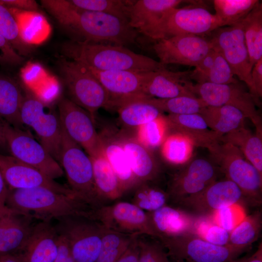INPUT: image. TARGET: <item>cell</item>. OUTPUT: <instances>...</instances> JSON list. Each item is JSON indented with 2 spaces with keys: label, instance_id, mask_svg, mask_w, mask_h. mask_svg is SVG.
Here are the masks:
<instances>
[{
  "label": "cell",
  "instance_id": "1",
  "mask_svg": "<svg viewBox=\"0 0 262 262\" xmlns=\"http://www.w3.org/2000/svg\"><path fill=\"white\" fill-rule=\"evenodd\" d=\"M42 6L61 26L78 37V41L124 46L135 42L138 32L116 16L86 11L69 0H42Z\"/></svg>",
  "mask_w": 262,
  "mask_h": 262
},
{
  "label": "cell",
  "instance_id": "2",
  "mask_svg": "<svg viewBox=\"0 0 262 262\" xmlns=\"http://www.w3.org/2000/svg\"><path fill=\"white\" fill-rule=\"evenodd\" d=\"M6 206L43 221L69 216L92 219L94 210L76 194H62L46 187L9 189Z\"/></svg>",
  "mask_w": 262,
  "mask_h": 262
},
{
  "label": "cell",
  "instance_id": "3",
  "mask_svg": "<svg viewBox=\"0 0 262 262\" xmlns=\"http://www.w3.org/2000/svg\"><path fill=\"white\" fill-rule=\"evenodd\" d=\"M63 56L99 70L155 71L165 66L124 46L72 40L62 46Z\"/></svg>",
  "mask_w": 262,
  "mask_h": 262
},
{
  "label": "cell",
  "instance_id": "4",
  "mask_svg": "<svg viewBox=\"0 0 262 262\" xmlns=\"http://www.w3.org/2000/svg\"><path fill=\"white\" fill-rule=\"evenodd\" d=\"M57 65L69 99L87 111L95 120L99 109H108L107 93L86 66L63 56Z\"/></svg>",
  "mask_w": 262,
  "mask_h": 262
},
{
  "label": "cell",
  "instance_id": "5",
  "mask_svg": "<svg viewBox=\"0 0 262 262\" xmlns=\"http://www.w3.org/2000/svg\"><path fill=\"white\" fill-rule=\"evenodd\" d=\"M226 179L241 190L244 202L252 206L262 203V174L233 145L220 142L210 152Z\"/></svg>",
  "mask_w": 262,
  "mask_h": 262
},
{
  "label": "cell",
  "instance_id": "6",
  "mask_svg": "<svg viewBox=\"0 0 262 262\" xmlns=\"http://www.w3.org/2000/svg\"><path fill=\"white\" fill-rule=\"evenodd\" d=\"M21 86V122L34 131L40 143L59 163L62 129L58 113L53 111L33 90L24 84Z\"/></svg>",
  "mask_w": 262,
  "mask_h": 262
},
{
  "label": "cell",
  "instance_id": "7",
  "mask_svg": "<svg viewBox=\"0 0 262 262\" xmlns=\"http://www.w3.org/2000/svg\"><path fill=\"white\" fill-rule=\"evenodd\" d=\"M62 129L59 163L66 172L69 188L94 209L100 207L95 187L91 158Z\"/></svg>",
  "mask_w": 262,
  "mask_h": 262
},
{
  "label": "cell",
  "instance_id": "8",
  "mask_svg": "<svg viewBox=\"0 0 262 262\" xmlns=\"http://www.w3.org/2000/svg\"><path fill=\"white\" fill-rule=\"evenodd\" d=\"M198 2L168 11L156 27L152 39L155 41L180 35L205 36L221 27L215 14Z\"/></svg>",
  "mask_w": 262,
  "mask_h": 262
},
{
  "label": "cell",
  "instance_id": "9",
  "mask_svg": "<svg viewBox=\"0 0 262 262\" xmlns=\"http://www.w3.org/2000/svg\"><path fill=\"white\" fill-rule=\"evenodd\" d=\"M58 220L56 229L67 241L75 262H96L105 227L98 221L82 216H69Z\"/></svg>",
  "mask_w": 262,
  "mask_h": 262
},
{
  "label": "cell",
  "instance_id": "10",
  "mask_svg": "<svg viewBox=\"0 0 262 262\" xmlns=\"http://www.w3.org/2000/svg\"><path fill=\"white\" fill-rule=\"evenodd\" d=\"M159 241L170 260L183 262H228L247 250L230 245H215L192 233Z\"/></svg>",
  "mask_w": 262,
  "mask_h": 262
},
{
  "label": "cell",
  "instance_id": "11",
  "mask_svg": "<svg viewBox=\"0 0 262 262\" xmlns=\"http://www.w3.org/2000/svg\"><path fill=\"white\" fill-rule=\"evenodd\" d=\"M190 90L208 106L227 105L238 109L250 119L256 132L262 134V119L256 108L258 104L239 82L226 84L193 83Z\"/></svg>",
  "mask_w": 262,
  "mask_h": 262
},
{
  "label": "cell",
  "instance_id": "12",
  "mask_svg": "<svg viewBox=\"0 0 262 262\" xmlns=\"http://www.w3.org/2000/svg\"><path fill=\"white\" fill-rule=\"evenodd\" d=\"M92 219L114 231L157 239L148 213L131 202L118 200L99 207L94 210Z\"/></svg>",
  "mask_w": 262,
  "mask_h": 262
},
{
  "label": "cell",
  "instance_id": "13",
  "mask_svg": "<svg viewBox=\"0 0 262 262\" xmlns=\"http://www.w3.org/2000/svg\"><path fill=\"white\" fill-rule=\"evenodd\" d=\"M208 36L213 47L222 54L234 75L246 85L249 92L260 104L255 97L251 76L253 67L249 61L242 21L231 26L218 28Z\"/></svg>",
  "mask_w": 262,
  "mask_h": 262
},
{
  "label": "cell",
  "instance_id": "14",
  "mask_svg": "<svg viewBox=\"0 0 262 262\" xmlns=\"http://www.w3.org/2000/svg\"><path fill=\"white\" fill-rule=\"evenodd\" d=\"M58 114L66 134L91 157L103 153V141L95 126V119L86 110L67 98L58 102Z\"/></svg>",
  "mask_w": 262,
  "mask_h": 262
},
{
  "label": "cell",
  "instance_id": "15",
  "mask_svg": "<svg viewBox=\"0 0 262 262\" xmlns=\"http://www.w3.org/2000/svg\"><path fill=\"white\" fill-rule=\"evenodd\" d=\"M5 135L9 155L52 179L63 176L59 163L29 132L5 122Z\"/></svg>",
  "mask_w": 262,
  "mask_h": 262
},
{
  "label": "cell",
  "instance_id": "16",
  "mask_svg": "<svg viewBox=\"0 0 262 262\" xmlns=\"http://www.w3.org/2000/svg\"><path fill=\"white\" fill-rule=\"evenodd\" d=\"M216 167L202 158L188 162L169 179L166 191L169 204L175 205L183 199L196 194L217 180Z\"/></svg>",
  "mask_w": 262,
  "mask_h": 262
},
{
  "label": "cell",
  "instance_id": "17",
  "mask_svg": "<svg viewBox=\"0 0 262 262\" xmlns=\"http://www.w3.org/2000/svg\"><path fill=\"white\" fill-rule=\"evenodd\" d=\"M244 202L240 189L227 179L215 180L199 193L175 205L199 217L210 216L219 209Z\"/></svg>",
  "mask_w": 262,
  "mask_h": 262
},
{
  "label": "cell",
  "instance_id": "18",
  "mask_svg": "<svg viewBox=\"0 0 262 262\" xmlns=\"http://www.w3.org/2000/svg\"><path fill=\"white\" fill-rule=\"evenodd\" d=\"M213 48L209 38L191 34L158 40L153 46L161 64L164 66L176 64L194 67Z\"/></svg>",
  "mask_w": 262,
  "mask_h": 262
},
{
  "label": "cell",
  "instance_id": "19",
  "mask_svg": "<svg viewBox=\"0 0 262 262\" xmlns=\"http://www.w3.org/2000/svg\"><path fill=\"white\" fill-rule=\"evenodd\" d=\"M86 67L107 93L109 100L108 109H116L127 102L147 98L143 94L146 72L99 70Z\"/></svg>",
  "mask_w": 262,
  "mask_h": 262
},
{
  "label": "cell",
  "instance_id": "20",
  "mask_svg": "<svg viewBox=\"0 0 262 262\" xmlns=\"http://www.w3.org/2000/svg\"><path fill=\"white\" fill-rule=\"evenodd\" d=\"M0 171L9 189L46 187L62 194H75L69 187L10 155L0 153Z\"/></svg>",
  "mask_w": 262,
  "mask_h": 262
},
{
  "label": "cell",
  "instance_id": "21",
  "mask_svg": "<svg viewBox=\"0 0 262 262\" xmlns=\"http://www.w3.org/2000/svg\"><path fill=\"white\" fill-rule=\"evenodd\" d=\"M190 71L164 69L145 73L143 94L147 98L166 99L179 96L195 97L190 90L193 84ZM197 97V96H196Z\"/></svg>",
  "mask_w": 262,
  "mask_h": 262
},
{
  "label": "cell",
  "instance_id": "22",
  "mask_svg": "<svg viewBox=\"0 0 262 262\" xmlns=\"http://www.w3.org/2000/svg\"><path fill=\"white\" fill-rule=\"evenodd\" d=\"M148 213L159 241L186 234H195L196 226L200 218L171 204Z\"/></svg>",
  "mask_w": 262,
  "mask_h": 262
},
{
  "label": "cell",
  "instance_id": "23",
  "mask_svg": "<svg viewBox=\"0 0 262 262\" xmlns=\"http://www.w3.org/2000/svg\"><path fill=\"white\" fill-rule=\"evenodd\" d=\"M198 2L182 0H135L130 8L128 23L132 28L151 38L156 27L168 11L183 2Z\"/></svg>",
  "mask_w": 262,
  "mask_h": 262
},
{
  "label": "cell",
  "instance_id": "24",
  "mask_svg": "<svg viewBox=\"0 0 262 262\" xmlns=\"http://www.w3.org/2000/svg\"><path fill=\"white\" fill-rule=\"evenodd\" d=\"M58 233L50 221L33 226L22 249L17 253L24 262H54L58 252Z\"/></svg>",
  "mask_w": 262,
  "mask_h": 262
},
{
  "label": "cell",
  "instance_id": "25",
  "mask_svg": "<svg viewBox=\"0 0 262 262\" xmlns=\"http://www.w3.org/2000/svg\"><path fill=\"white\" fill-rule=\"evenodd\" d=\"M169 130L188 138L194 147L211 151L220 142L221 136L211 130L199 114L165 115Z\"/></svg>",
  "mask_w": 262,
  "mask_h": 262
},
{
  "label": "cell",
  "instance_id": "26",
  "mask_svg": "<svg viewBox=\"0 0 262 262\" xmlns=\"http://www.w3.org/2000/svg\"><path fill=\"white\" fill-rule=\"evenodd\" d=\"M33 218L7 207L0 214V255L17 254L26 243Z\"/></svg>",
  "mask_w": 262,
  "mask_h": 262
},
{
  "label": "cell",
  "instance_id": "27",
  "mask_svg": "<svg viewBox=\"0 0 262 262\" xmlns=\"http://www.w3.org/2000/svg\"><path fill=\"white\" fill-rule=\"evenodd\" d=\"M134 176L138 182L158 184L162 168L152 151L137 139L120 138Z\"/></svg>",
  "mask_w": 262,
  "mask_h": 262
},
{
  "label": "cell",
  "instance_id": "28",
  "mask_svg": "<svg viewBox=\"0 0 262 262\" xmlns=\"http://www.w3.org/2000/svg\"><path fill=\"white\" fill-rule=\"evenodd\" d=\"M91 158L95 190L101 206L119 200L125 193L104 153Z\"/></svg>",
  "mask_w": 262,
  "mask_h": 262
},
{
  "label": "cell",
  "instance_id": "29",
  "mask_svg": "<svg viewBox=\"0 0 262 262\" xmlns=\"http://www.w3.org/2000/svg\"><path fill=\"white\" fill-rule=\"evenodd\" d=\"M23 98L21 84L0 73V118L12 126L22 129L20 113Z\"/></svg>",
  "mask_w": 262,
  "mask_h": 262
},
{
  "label": "cell",
  "instance_id": "30",
  "mask_svg": "<svg viewBox=\"0 0 262 262\" xmlns=\"http://www.w3.org/2000/svg\"><path fill=\"white\" fill-rule=\"evenodd\" d=\"M101 137L104 155L116 174L125 195L131 193L139 183L133 174L120 138Z\"/></svg>",
  "mask_w": 262,
  "mask_h": 262
},
{
  "label": "cell",
  "instance_id": "31",
  "mask_svg": "<svg viewBox=\"0 0 262 262\" xmlns=\"http://www.w3.org/2000/svg\"><path fill=\"white\" fill-rule=\"evenodd\" d=\"M8 8L16 19L20 38L25 43L33 46L42 43L49 37L51 28L42 12Z\"/></svg>",
  "mask_w": 262,
  "mask_h": 262
},
{
  "label": "cell",
  "instance_id": "32",
  "mask_svg": "<svg viewBox=\"0 0 262 262\" xmlns=\"http://www.w3.org/2000/svg\"><path fill=\"white\" fill-rule=\"evenodd\" d=\"M212 131L221 137L244 126L246 117L238 109L230 106H206L199 113Z\"/></svg>",
  "mask_w": 262,
  "mask_h": 262
},
{
  "label": "cell",
  "instance_id": "33",
  "mask_svg": "<svg viewBox=\"0 0 262 262\" xmlns=\"http://www.w3.org/2000/svg\"><path fill=\"white\" fill-rule=\"evenodd\" d=\"M262 134L253 133L245 126L223 135L221 142L237 147L245 158L262 174Z\"/></svg>",
  "mask_w": 262,
  "mask_h": 262
},
{
  "label": "cell",
  "instance_id": "34",
  "mask_svg": "<svg viewBox=\"0 0 262 262\" xmlns=\"http://www.w3.org/2000/svg\"><path fill=\"white\" fill-rule=\"evenodd\" d=\"M120 123L127 128H138L164 115L146 98L127 102L116 109Z\"/></svg>",
  "mask_w": 262,
  "mask_h": 262
},
{
  "label": "cell",
  "instance_id": "35",
  "mask_svg": "<svg viewBox=\"0 0 262 262\" xmlns=\"http://www.w3.org/2000/svg\"><path fill=\"white\" fill-rule=\"evenodd\" d=\"M249 61L253 67L262 59V4L260 1L242 20Z\"/></svg>",
  "mask_w": 262,
  "mask_h": 262
},
{
  "label": "cell",
  "instance_id": "36",
  "mask_svg": "<svg viewBox=\"0 0 262 262\" xmlns=\"http://www.w3.org/2000/svg\"><path fill=\"white\" fill-rule=\"evenodd\" d=\"M131 193L132 194L131 202L146 212L155 211L169 204L166 190L157 183H140Z\"/></svg>",
  "mask_w": 262,
  "mask_h": 262
},
{
  "label": "cell",
  "instance_id": "37",
  "mask_svg": "<svg viewBox=\"0 0 262 262\" xmlns=\"http://www.w3.org/2000/svg\"><path fill=\"white\" fill-rule=\"evenodd\" d=\"M215 15L221 27L231 26L242 21L260 1L258 0H214Z\"/></svg>",
  "mask_w": 262,
  "mask_h": 262
},
{
  "label": "cell",
  "instance_id": "38",
  "mask_svg": "<svg viewBox=\"0 0 262 262\" xmlns=\"http://www.w3.org/2000/svg\"><path fill=\"white\" fill-rule=\"evenodd\" d=\"M262 227V213L257 211L246 215L229 233V244L248 250L260 237Z\"/></svg>",
  "mask_w": 262,
  "mask_h": 262
},
{
  "label": "cell",
  "instance_id": "39",
  "mask_svg": "<svg viewBox=\"0 0 262 262\" xmlns=\"http://www.w3.org/2000/svg\"><path fill=\"white\" fill-rule=\"evenodd\" d=\"M147 100L163 113L185 115L199 114L207 105L196 96H179L166 99L146 98Z\"/></svg>",
  "mask_w": 262,
  "mask_h": 262
},
{
  "label": "cell",
  "instance_id": "40",
  "mask_svg": "<svg viewBox=\"0 0 262 262\" xmlns=\"http://www.w3.org/2000/svg\"><path fill=\"white\" fill-rule=\"evenodd\" d=\"M161 147L163 157L167 163L180 165L189 161L194 146L185 136L172 133L168 135Z\"/></svg>",
  "mask_w": 262,
  "mask_h": 262
},
{
  "label": "cell",
  "instance_id": "41",
  "mask_svg": "<svg viewBox=\"0 0 262 262\" xmlns=\"http://www.w3.org/2000/svg\"><path fill=\"white\" fill-rule=\"evenodd\" d=\"M134 236L105 228L101 249L96 262H115L128 248Z\"/></svg>",
  "mask_w": 262,
  "mask_h": 262
},
{
  "label": "cell",
  "instance_id": "42",
  "mask_svg": "<svg viewBox=\"0 0 262 262\" xmlns=\"http://www.w3.org/2000/svg\"><path fill=\"white\" fill-rule=\"evenodd\" d=\"M75 6L82 10L98 12L129 21L130 8L135 0H69Z\"/></svg>",
  "mask_w": 262,
  "mask_h": 262
},
{
  "label": "cell",
  "instance_id": "43",
  "mask_svg": "<svg viewBox=\"0 0 262 262\" xmlns=\"http://www.w3.org/2000/svg\"><path fill=\"white\" fill-rule=\"evenodd\" d=\"M0 34L22 56L28 55L32 46L25 43L20 38L16 19L10 10L0 4Z\"/></svg>",
  "mask_w": 262,
  "mask_h": 262
},
{
  "label": "cell",
  "instance_id": "44",
  "mask_svg": "<svg viewBox=\"0 0 262 262\" xmlns=\"http://www.w3.org/2000/svg\"><path fill=\"white\" fill-rule=\"evenodd\" d=\"M137 140L150 150L161 147L168 136V126L164 115L138 128Z\"/></svg>",
  "mask_w": 262,
  "mask_h": 262
},
{
  "label": "cell",
  "instance_id": "45",
  "mask_svg": "<svg viewBox=\"0 0 262 262\" xmlns=\"http://www.w3.org/2000/svg\"><path fill=\"white\" fill-rule=\"evenodd\" d=\"M138 236L139 254L138 262H171L167 252L156 238Z\"/></svg>",
  "mask_w": 262,
  "mask_h": 262
},
{
  "label": "cell",
  "instance_id": "46",
  "mask_svg": "<svg viewBox=\"0 0 262 262\" xmlns=\"http://www.w3.org/2000/svg\"><path fill=\"white\" fill-rule=\"evenodd\" d=\"M229 232L215 224L210 217H200L196 229L195 234L212 244L228 245Z\"/></svg>",
  "mask_w": 262,
  "mask_h": 262
},
{
  "label": "cell",
  "instance_id": "47",
  "mask_svg": "<svg viewBox=\"0 0 262 262\" xmlns=\"http://www.w3.org/2000/svg\"><path fill=\"white\" fill-rule=\"evenodd\" d=\"M215 58L213 66L204 77L203 83H212L218 84L235 83L239 81L222 54L216 49Z\"/></svg>",
  "mask_w": 262,
  "mask_h": 262
},
{
  "label": "cell",
  "instance_id": "48",
  "mask_svg": "<svg viewBox=\"0 0 262 262\" xmlns=\"http://www.w3.org/2000/svg\"><path fill=\"white\" fill-rule=\"evenodd\" d=\"M246 215L242 203H237L216 211L209 217L215 224L230 232Z\"/></svg>",
  "mask_w": 262,
  "mask_h": 262
},
{
  "label": "cell",
  "instance_id": "49",
  "mask_svg": "<svg viewBox=\"0 0 262 262\" xmlns=\"http://www.w3.org/2000/svg\"><path fill=\"white\" fill-rule=\"evenodd\" d=\"M24 57L18 54L10 43L0 34V65L17 66L24 62Z\"/></svg>",
  "mask_w": 262,
  "mask_h": 262
},
{
  "label": "cell",
  "instance_id": "50",
  "mask_svg": "<svg viewBox=\"0 0 262 262\" xmlns=\"http://www.w3.org/2000/svg\"><path fill=\"white\" fill-rule=\"evenodd\" d=\"M45 70L39 64L29 63L20 71L22 83L30 87L32 83L49 77Z\"/></svg>",
  "mask_w": 262,
  "mask_h": 262
},
{
  "label": "cell",
  "instance_id": "51",
  "mask_svg": "<svg viewBox=\"0 0 262 262\" xmlns=\"http://www.w3.org/2000/svg\"><path fill=\"white\" fill-rule=\"evenodd\" d=\"M0 4L18 10L41 12L39 5L34 0H0Z\"/></svg>",
  "mask_w": 262,
  "mask_h": 262
},
{
  "label": "cell",
  "instance_id": "52",
  "mask_svg": "<svg viewBox=\"0 0 262 262\" xmlns=\"http://www.w3.org/2000/svg\"><path fill=\"white\" fill-rule=\"evenodd\" d=\"M255 97L259 102V98L262 96V59L257 62L253 66L251 73Z\"/></svg>",
  "mask_w": 262,
  "mask_h": 262
},
{
  "label": "cell",
  "instance_id": "53",
  "mask_svg": "<svg viewBox=\"0 0 262 262\" xmlns=\"http://www.w3.org/2000/svg\"><path fill=\"white\" fill-rule=\"evenodd\" d=\"M58 235V252L54 262H75L66 239L59 233Z\"/></svg>",
  "mask_w": 262,
  "mask_h": 262
},
{
  "label": "cell",
  "instance_id": "54",
  "mask_svg": "<svg viewBox=\"0 0 262 262\" xmlns=\"http://www.w3.org/2000/svg\"><path fill=\"white\" fill-rule=\"evenodd\" d=\"M138 236L134 237L128 248L115 262H138L139 254Z\"/></svg>",
  "mask_w": 262,
  "mask_h": 262
},
{
  "label": "cell",
  "instance_id": "55",
  "mask_svg": "<svg viewBox=\"0 0 262 262\" xmlns=\"http://www.w3.org/2000/svg\"><path fill=\"white\" fill-rule=\"evenodd\" d=\"M8 188L0 171V214L7 209L6 200L8 192Z\"/></svg>",
  "mask_w": 262,
  "mask_h": 262
},
{
  "label": "cell",
  "instance_id": "56",
  "mask_svg": "<svg viewBox=\"0 0 262 262\" xmlns=\"http://www.w3.org/2000/svg\"><path fill=\"white\" fill-rule=\"evenodd\" d=\"M5 123L0 118V153L9 155L5 135Z\"/></svg>",
  "mask_w": 262,
  "mask_h": 262
},
{
  "label": "cell",
  "instance_id": "57",
  "mask_svg": "<svg viewBox=\"0 0 262 262\" xmlns=\"http://www.w3.org/2000/svg\"><path fill=\"white\" fill-rule=\"evenodd\" d=\"M0 262H24L17 254L0 255Z\"/></svg>",
  "mask_w": 262,
  "mask_h": 262
},
{
  "label": "cell",
  "instance_id": "58",
  "mask_svg": "<svg viewBox=\"0 0 262 262\" xmlns=\"http://www.w3.org/2000/svg\"><path fill=\"white\" fill-rule=\"evenodd\" d=\"M246 262H262V244L259 245L256 251L250 256L248 257Z\"/></svg>",
  "mask_w": 262,
  "mask_h": 262
},
{
  "label": "cell",
  "instance_id": "59",
  "mask_svg": "<svg viewBox=\"0 0 262 262\" xmlns=\"http://www.w3.org/2000/svg\"><path fill=\"white\" fill-rule=\"evenodd\" d=\"M248 256H245L241 258H237L234 260H231L228 262H246Z\"/></svg>",
  "mask_w": 262,
  "mask_h": 262
},
{
  "label": "cell",
  "instance_id": "60",
  "mask_svg": "<svg viewBox=\"0 0 262 262\" xmlns=\"http://www.w3.org/2000/svg\"><path fill=\"white\" fill-rule=\"evenodd\" d=\"M170 261H171V262H183L176 261L172 260H170Z\"/></svg>",
  "mask_w": 262,
  "mask_h": 262
}]
</instances>
